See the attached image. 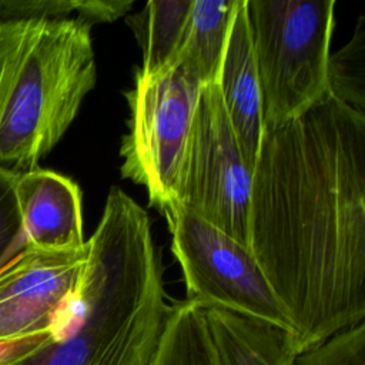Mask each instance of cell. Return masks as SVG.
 Instances as JSON below:
<instances>
[{
    "label": "cell",
    "mask_w": 365,
    "mask_h": 365,
    "mask_svg": "<svg viewBox=\"0 0 365 365\" xmlns=\"http://www.w3.org/2000/svg\"><path fill=\"white\" fill-rule=\"evenodd\" d=\"M80 0H0V20L33 17H68Z\"/></svg>",
    "instance_id": "obj_18"
},
{
    "label": "cell",
    "mask_w": 365,
    "mask_h": 365,
    "mask_svg": "<svg viewBox=\"0 0 365 365\" xmlns=\"http://www.w3.org/2000/svg\"><path fill=\"white\" fill-rule=\"evenodd\" d=\"M187 299L261 319L292 332L291 319L251 248L174 204L163 214Z\"/></svg>",
    "instance_id": "obj_6"
},
{
    "label": "cell",
    "mask_w": 365,
    "mask_h": 365,
    "mask_svg": "<svg viewBox=\"0 0 365 365\" xmlns=\"http://www.w3.org/2000/svg\"><path fill=\"white\" fill-rule=\"evenodd\" d=\"M294 365H365V321L298 354Z\"/></svg>",
    "instance_id": "obj_16"
},
{
    "label": "cell",
    "mask_w": 365,
    "mask_h": 365,
    "mask_svg": "<svg viewBox=\"0 0 365 365\" xmlns=\"http://www.w3.org/2000/svg\"><path fill=\"white\" fill-rule=\"evenodd\" d=\"M220 365H294L292 332L218 308H205Z\"/></svg>",
    "instance_id": "obj_11"
},
{
    "label": "cell",
    "mask_w": 365,
    "mask_h": 365,
    "mask_svg": "<svg viewBox=\"0 0 365 365\" xmlns=\"http://www.w3.org/2000/svg\"><path fill=\"white\" fill-rule=\"evenodd\" d=\"M16 194L30 247L53 251L86 247L81 195L71 178L37 167L17 177Z\"/></svg>",
    "instance_id": "obj_9"
},
{
    "label": "cell",
    "mask_w": 365,
    "mask_h": 365,
    "mask_svg": "<svg viewBox=\"0 0 365 365\" xmlns=\"http://www.w3.org/2000/svg\"><path fill=\"white\" fill-rule=\"evenodd\" d=\"M254 170L247 163L217 84L202 87L174 204L250 247Z\"/></svg>",
    "instance_id": "obj_7"
},
{
    "label": "cell",
    "mask_w": 365,
    "mask_h": 365,
    "mask_svg": "<svg viewBox=\"0 0 365 365\" xmlns=\"http://www.w3.org/2000/svg\"><path fill=\"white\" fill-rule=\"evenodd\" d=\"M250 248L291 319L297 355L365 321V114L331 90L265 130Z\"/></svg>",
    "instance_id": "obj_1"
},
{
    "label": "cell",
    "mask_w": 365,
    "mask_h": 365,
    "mask_svg": "<svg viewBox=\"0 0 365 365\" xmlns=\"http://www.w3.org/2000/svg\"><path fill=\"white\" fill-rule=\"evenodd\" d=\"M88 248L27 247L0 269V344L53 332L68 315L81 287Z\"/></svg>",
    "instance_id": "obj_8"
},
{
    "label": "cell",
    "mask_w": 365,
    "mask_h": 365,
    "mask_svg": "<svg viewBox=\"0 0 365 365\" xmlns=\"http://www.w3.org/2000/svg\"><path fill=\"white\" fill-rule=\"evenodd\" d=\"M66 319L6 365H150L170 304L150 218L111 187Z\"/></svg>",
    "instance_id": "obj_2"
},
{
    "label": "cell",
    "mask_w": 365,
    "mask_h": 365,
    "mask_svg": "<svg viewBox=\"0 0 365 365\" xmlns=\"http://www.w3.org/2000/svg\"><path fill=\"white\" fill-rule=\"evenodd\" d=\"M198 78L181 64L144 77L137 70L125 91L128 131L123 137L121 175L147 190L161 214L174 205L194 114L202 91Z\"/></svg>",
    "instance_id": "obj_5"
},
{
    "label": "cell",
    "mask_w": 365,
    "mask_h": 365,
    "mask_svg": "<svg viewBox=\"0 0 365 365\" xmlns=\"http://www.w3.org/2000/svg\"><path fill=\"white\" fill-rule=\"evenodd\" d=\"M335 0H245L265 130L288 123L329 91Z\"/></svg>",
    "instance_id": "obj_4"
},
{
    "label": "cell",
    "mask_w": 365,
    "mask_h": 365,
    "mask_svg": "<svg viewBox=\"0 0 365 365\" xmlns=\"http://www.w3.org/2000/svg\"><path fill=\"white\" fill-rule=\"evenodd\" d=\"M150 365H220L202 305L187 298L170 304Z\"/></svg>",
    "instance_id": "obj_14"
},
{
    "label": "cell",
    "mask_w": 365,
    "mask_h": 365,
    "mask_svg": "<svg viewBox=\"0 0 365 365\" xmlns=\"http://www.w3.org/2000/svg\"><path fill=\"white\" fill-rule=\"evenodd\" d=\"M194 0H151L143 10L127 16L141 51L143 64L137 70L150 77L177 63Z\"/></svg>",
    "instance_id": "obj_13"
},
{
    "label": "cell",
    "mask_w": 365,
    "mask_h": 365,
    "mask_svg": "<svg viewBox=\"0 0 365 365\" xmlns=\"http://www.w3.org/2000/svg\"><path fill=\"white\" fill-rule=\"evenodd\" d=\"M215 84L242 154L254 170L265 134V120L245 0L240 3Z\"/></svg>",
    "instance_id": "obj_10"
},
{
    "label": "cell",
    "mask_w": 365,
    "mask_h": 365,
    "mask_svg": "<svg viewBox=\"0 0 365 365\" xmlns=\"http://www.w3.org/2000/svg\"><path fill=\"white\" fill-rule=\"evenodd\" d=\"M241 0H194L175 64L205 87L218 80L222 57Z\"/></svg>",
    "instance_id": "obj_12"
},
{
    "label": "cell",
    "mask_w": 365,
    "mask_h": 365,
    "mask_svg": "<svg viewBox=\"0 0 365 365\" xmlns=\"http://www.w3.org/2000/svg\"><path fill=\"white\" fill-rule=\"evenodd\" d=\"M47 335L38 336V338H33V339L10 342V344H0V365H6V364L11 362L13 359L20 356L21 354H24L29 349H31L36 344H38Z\"/></svg>",
    "instance_id": "obj_19"
},
{
    "label": "cell",
    "mask_w": 365,
    "mask_h": 365,
    "mask_svg": "<svg viewBox=\"0 0 365 365\" xmlns=\"http://www.w3.org/2000/svg\"><path fill=\"white\" fill-rule=\"evenodd\" d=\"M17 177L0 168V269L29 247L16 194Z\"/></svg>",
    "instance_id": "obj_17"
},
{
    "label": "cell",
    "mask_w": 365,
    "mask_h": 365,
    "mask_svg": "<svg viewBox=\"0 0 365 365\" xmlns=\"http://www.w3.org/2000/svg\"><path fill=\"white\" fill-rule=\"evenodd\" d=\"M331 93L365 114V14L356 19L351 38L329 56Z\"/></svg>",
    "instance_id": "obj_15"
},
{
    "label": "cell",
    "mask_w": 365,
    "mask_h": 365,
    "mask_svg": "<svg viewBox=\"0 0 365 365\" xmlns=\"http://www.w3.org/2000/svg\"><path fill=\"white\" fill-rule=\"evenodd\" d=\"M91 21L0 20V168H37L96 84Z\"/></svg>",
    "instance_id": "obj_3"
}]
</instances>
